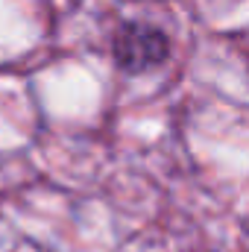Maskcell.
<instances>
[{"mask_svg": "<svg viewBox=\"0 0 249 252\" xmlns=\"http://www.w3.org/2000/svg\"><path fill=\"white\" fill-rule=\"evenodd\" d=\"M112 56L126 73H147L167 62L170 38L147 21H126L112 38Z\"/></svg>", "mask_w": 249, "mask_h": 252, "instance_id": "1", "label": "cell"}]
</instances>
